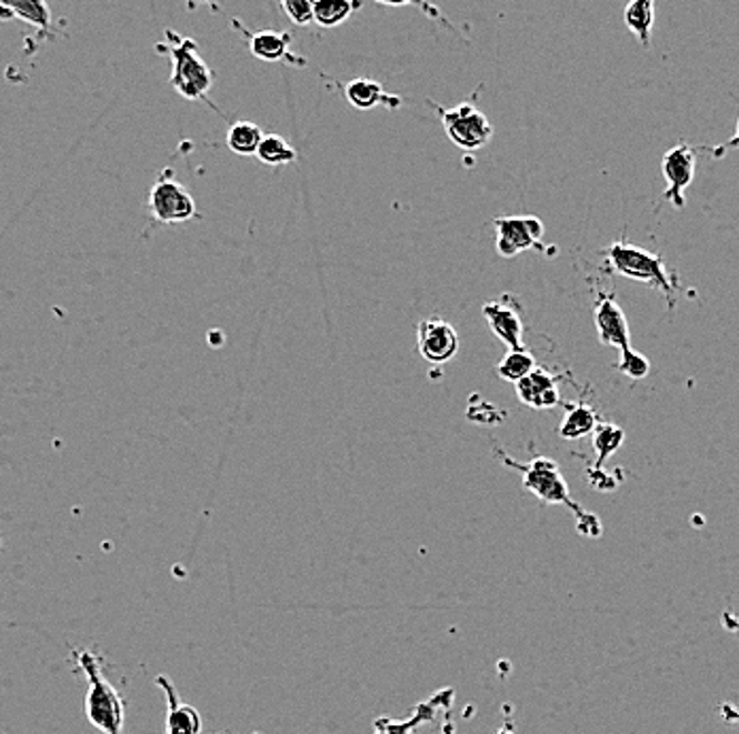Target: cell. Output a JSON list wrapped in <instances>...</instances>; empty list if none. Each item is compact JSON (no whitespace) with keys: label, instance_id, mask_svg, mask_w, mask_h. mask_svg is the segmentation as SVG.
I'll return each instance as SVG.
<instances>
[{"label":"cell","instance_id":"cell-10","mask_svg":"<svg viewBox=\"0 0 739 734\" xmlns=\"http://www.w3.org/2000/svg\"><path fill=\"white\" fill-rule=\"evenodd\" d=\"M482 316L491 333L508 346V351L523 346V316L515 298L503 295L500 300L487 302L482 306Z\"/></svg>","mask_w":739,"mask_h":734},{"label":"cell","instance_id":"cell-28","mask_svg":"<svg viewBox=\"0 0 739 734\" xmlns=\"http://www.w3.org/2000/svg\"><path fill=\"white\" fill-rule=\"evenodd\" d=\"M587 477H589V482L593 484V489H597V491H615L619 486V480L612 477V475H608L606 467H591L587 472Z\"/></svg>","mask_w":739,"mask_h":734},{"label":"cell","instance_id":"cell-6","mask_svg":"<svg viewBox=\"0 0 739 734\" xmlns=\"http://www.w3.org/2000/svg\"><path fill=\"white\" fill-rule=\"evenodd\" d=\"M496 228V249L503 260H512L525 251H542L545 247V223L538 217H498Z\"/></svg>","mask_w":739,"mask_h":734},{"label":"cell","instance_id":"cell-30","mask_svg":"<svg viewBox=\"0 0 739 734\" xmlns=\"http://www.w3.org/2000/svg\"><path fill=\"white\" fill-rule=\"evenodd\" d=\"M445 734H455L453 722L447 720V724H445Z\"/></svg>","mask_w":739,"mask_h":734},{"label":"cell","instance_id":"cell-24","mask_svg":"<svg viewBox=\"0 0 739 734\" xmlns=\"http://www.w3.org/2000/svg\"><path fill=\"white\" fill-rule=\"evenodd\" d=\"M256 155L266 167H287L298 158L296 149L279 134L262 137Z\"/></svg>","mask_w":739,"mask_h":734},{"label":"cell","instance_id":"cell-21","mask_svg":"<svg viewBox=\"0 0 739 734\" xmlns=\"http://www.w3.org/2000/svg\"><path fill=\"white\" fill-rule=\"evenodd\" d=\"M262 137V128L258 123H253V121H234L230 125V130H228L226 142H228V147H230L232 153L249 158V155H256Z\"/></svg>","mask_w":739,"mask_h":734},{"label":"cell","instance_id":"cell-7","mask_svg":"<svg viewBox=\"0 0 739 734\" xmlns=\"http://www.w3.org/2000/svg\"><path fill=\"white\" fill-rule=\"evenodd\" d=\"M147 209L158 223H167V225L188 223L198 217L196 200H193L191 191L186 185H181L179 181L167 179V177H160L149 191Z\"/></svg>","mask_w":739,"mask_h":734},{"label":"cell","instance_id":"cell-22","mask_svg":"<svg viewBox=\"0 0 739 734\" xmlns=\"http://www.w3.org/2000/svg\"><path fill=\"white\" fill-rule=\"evenodd\" d=\"M593 451L597 454L596 465L593 467H603L606 461L617 454L625 442V431L620 426L615 425V423H597L593 433Z\"/></svg>","mask_w":739,"mask_h":734},{"label":"cell","instance_id":"cell-12","mask_svg":"<svg viewBox=\"0 0 739 734\" xmlns=\"http://www.w3.org/2000/svg\"><path fill=\"white\" fill-rule=\"evenodd\" d=\"M561 380H563L561 376H555L542 368H536L531 374H527L515 384L517 398L531 410H550L561 402V391H559Z\"/></svg>","mask_w":739,"mask_h":734},{"label":"cell","instance_id":"cell-29","mask_svg":"<svg viewBox=\"0 0 739 734\" xmlns=\"http://www.w3.org/2000/svg\"><path fill=\"white\" fill-rule=\"evenodd\" d=\"M503 713H506V720H503L500 731L496 734H515V724H512V717H510V705H506Z\"/></svg>","mask_w":739,"mask_h":734},{"label":"cell","instance_id":"cell-13","mask_svg":"<svg viewBox=\"0 0 739 734\" xmlns=\"http://www.w3.org/2000/svg\"><path fill=\"white\" fill-rule=\"evenodd\" d=\"M451 703H453V690L445 687L436 696L417 705V710L412 711V715L408 720H389V717L377 720L375 734H412L421 724L431 722L438 710H449Z\"/></svg>","mask_w":739,"mask_h":734},{"label":"cell","instance_id":"cell-9","mask_svg":"<svg viewBox=\"0 0 739 734\" xmlns=\"http://www.w3.org/2000/svg\"><path fill=\"white\" fill-rule=\"evenodd\" d=\"M417 351L431 365H445L459 353V333L440 316H428L417 325Z\"/></svg>","mask_w":739,"mask_h":734},{"label":"cell","instance_id":"cell-23","mask_svg":"<svg viewBox=\"0 0 739 734\" xmlns=\"http://www.w3.org/2000/svg\"><path fill=\"white\" fill-rule=\"evenodd\" d=\"M536 368H538L536 356L531 355L525 346L510 349L498 363V376L506 380V382H510V384H517L527 374H531Z\"/></svg>","mask_w":739,"mask_h":734},{"label":"cell","instance_id":"cell-18","mask_svg":"<svg viewBox=\"0 0 739 734\" xmlns=\"http://www.w3.org/2000/svg\"><path fill=\"white\" fill-rule=\"evenodd\" d=\"M597 423H599V414L593 405L585 402L573 403L572 408H568V412L559 425V438L561 440H582L593 433Z\"/></svg>","mask_w":739,"mask_h":734},{"label":"cell","instance_id":"cell-31","mask_svg":"<svg viewBox=\"0 0 739 734\" xmlns=\"http://www.w3.org/2000/svg\"><path fill=\"white\" fill-rule=\"evenodd\" d=\"M0 545H2V540H0Z\"/></svg>","mask_w":739,"mask_h":734},{"label":"cell","instance_id":"cell-25","mask_svg":"<svg viewBox=\"0 0 739 734\" xmlns=\"http://www.w3.org/2000/svg\"><path fill=\"white\" fill-rule=\"evenodd\" d=\"M619 372L627 379L645 380L650 374V361L648 356L629 349L619 353Z\"/></svg>","mask_w":739,"mask_h":734},{"label":"cell","instance_id":"cell-2","mask_svg":"<svg viewBox=\"0 0 739 734\" xmlns=\"http://www.w3.org/2000/svg\"><path fill=\"white\" fill-rule=\"evenodd\" d=\"M72 656L88 680L86 715L90 724L102 734H123L126 703L118 687L107 680L102 658L90 650H74Z\"/></svg>","mask_w":739,"mask_h":734},{"label":"cell","instance_id":"cell-26","mask_svg":"<svg viewBox=\"0 0 739 734\" xmlns=\"http://www.w3.org/2000/svg\"><path fill=\"white\" fill-rule=\"evenodd\" d=\"M377 4H385V7H417L421 13H426L430 20H436L440 24L445 26L447 30H453L455 26L442 16V11L430 2V0H375Z\"/></svg>","mask_w":739,"mask_h":734},{"label":"cell","instance_id":"cell-3","mask_svg":"<svg viewBox=\"0 0 739 734\" xmlns=\"http://www.w3.org/2000/svg\"><path fill=\"white\" fill-rule=\"evenodd\" d=\"M603 255H606V261H608L612 272H617L629 281L650 284V286L659 289L668 298L669 306L673 304L678 284L671 279L668 265H666V261L661 255L648 251L645 247L625 242V240L612 242L603 251Z\"/></svg>","mask_w":739,"mask_h":734},{"label":"cell","instance_id":"cell-1","mask_svg":"<svg viewBox=\"0 0 739 734\" xmlns=\"http://www.w3.org/2000/svg\"><path fill=\"white\" fill-rule=\"evenodd\" d=\"M496 456L503 461L508 467H515L521 477H523V486L536 499H540L547 505H566L576 519L578 531L585 537L596 540L601 535L603 526L597 514H591L587 510H582L572 495H570V486L566 482V477L561 474V467L557 461H552L545 454H536L529 463H517L512 461L506 451H501L496 446Z\"/></svg>","mask_w":739,"mask_h":734},{"label":"cell","instance_id":"cell-5","mask_svg":"<svg viewBox=\"0 0 739 734\" xmlns=\"http://www.w3.org/2000/svg\"><path fill=\"white\" fill-rule=\"evenodd\" d=\"M436 109L440 111V119L449 141L453 142L457 149L478 151L493 139L491 121L482 111H478L475 104L463 102L453 109H442L436 104Z\"/></svg>","mask_w":739,"mask_h":734},{"label":"cell","instance_id":"cell-27","mask_svg":"<svg viewBox=\"0 0 739 734\" xmlns=\"http://www.w3.org/2000/svg\"><path fill=\"white\" fill-rule=\"evenodd\" d=\"M289 22L296 26H309L312 22V0H279Z\"/></svg>","mask_w":739,"mask_h":734},{"label":"cell","instance_id":"cell-19","mask_svg":"<svg viewBox=\"0 0 739 734\" xmlns=\"http://www.w3.org/2000/svg\"><path fill=\"white\" fill-rule=\"evenodd\" d=\"M622 20L629 32L642 43V48H650V34L655 26V0H631L625 7Z\"/></svg>","mask_w":739,"mask_h":734},{"label":"cell","instance_id":"cell-20","mask_svg":"<svg viewBox=\"0 0 739 734\" xmlns=\"http://www.w3.org/2000/svg\"><path fill=\"white\" fill-rule=\"evenodd\" d=\"M363 0H312V22L323 28L344 24L361 9Z\"/></svg>","mask_w":739,"mask_h":734},{"label":"cell","instance_id":"cell-16","mask_svg":"<svg viewBox=\"0 0 739 734\" xmlns=\"http://www.w3.org/2000/svg\"><path fill=\"white\" fill-rule=\"evenodd\" d=\"M344 98L358 111H372L377 107L396 109L402 104L400 95L387 94L382 90L381 83H377L372 79H363V77H358L344 86Z\"/></svg>","mask_w":739,"mask_h":734},{"label":"cell","instance_id":"cell-17","mask_svg":"<svg viewBox=\"0 0 739 734\" xmlns=\"http://www.w3.org/2000/svg\"><path fill=\"white\" fill-rule=\"evenodd\" d=\"M0 20H20L39 32H49L53 28L48 0H0Z\"/></svg>","mask_w":739,"mask_h":734},{"label":"cell","instance_id":"cell-14","mask_svg":"<svg viewBox=\"0 0 739 734\" xmlns=\"http://www.w3.org/2000/svg\"><path fill=\"white\" fill-rule=\"evenodd\" d=\"M156 684L167 696V731L164 734H202V715L196 707L183 703L168 677H158Z\"/></svg>","mask_w":739,"mask_h":734},{"label":"cell","instance_id":"cell-15","mask_svg":"<svg viewBox=\"0 0 739 734\" xmlns=\"http://www.w3.org/2000/svg\"><path fill=\"white\" fill-rule=\"evenodd\" d=\"M244 39L249 43V51L262 62L291 60L293 67H304L302 58H293L289 53V46H291V34L289 32L263 30V32H256V34H244Z\"/></svg>","mask_w":739,"mask_h":734},{"label":"cell","instance_id":"cell-4","mask_svg":"<svg viewBox=\"0 0 739 734\" xmlns=\"http://www.w3.org/2000/svg\"><path fill=\"white\" fill-rule=\"evenodd\" d=\"M168 56L172 62L170 86L186 100H202L213 88V71L200 56L196 41L167 32Z\"/></svg>","mask_w":739,"mask_h":734},{"label":"cell","instance_id":"cell-8","mask_svg":"<svg viewBox=\"0 0 739 734\" xmlns=\"http://www.w3.org/2000/svg\"><path fill=\"white\" fill-rule=\"evenodd\" d=\"M661 170H663V179H666L663 198L668 200L671 207L685 209L687 207L685 191L691 188L695 170H697L695 149L689 147L687 142H680V144L671 147L661 160Z\"/></svg>","mask_w":739,"mask_h":734},{"label":"cell","instance_id":"cell-11","mask_svg":"<svg viewBox=\"0 0 739 734\" xmlns=\"http://www.w3.org/2000/svg\"><path fill=\"white\" fill-rule=\"evenodd\" d=\"M593 319H596L597 335H599L601 344L615 346L619 353L633 349L629 321L625 316V310L620 309L619 302L612 295L601 293L597 298Z\"/></svg>","mask_w":739,"mask_h":734}]
</instances>
